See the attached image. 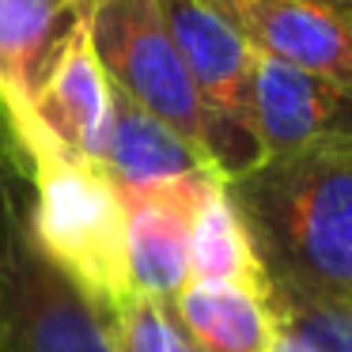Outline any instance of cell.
<instances>
[{
    "mask_svg": "<svg viewBox=\"0 0 352 352\" xmlns=\"http://www.w3.org/2000/svg\"><path fill=\"white\" fill-rule=\"evenodd\" d=\"M269 292L352 303V140L261 155L223 178Z\"/></svg>",
    "mask_w": 352,
    "mask_h": 352,
    "instance_id": "6da1fadb",
    "label": "cell"
},
{
    "mask_svg": "<svg viewBox=\"0 0 352 352\" xmlns=\"http://www.w3.org/2000/svg\"><path fill=\"white\" fill-rule=\"evenodd\" d=\"M0 352H110L95 303L34 235L27 160L0 114Z\"/></svg>",
    "mask_w": 352,
    "mask_h": 352,
    "instance_id": "7a4b0ae2",
    "label": "cell"
},
{
    "mask_svg": "<svg viewBox=\"0 0 352 352\" xmlns=\"http://www.w3.org/2000/svg\"><path fill=\"white\" fill-rule=\"evenodd\" d=\"M31 175V220L42 250L95 299L110 307L133 292L125 208L110 178L65 155L31 118L12 122Z\"/></svg>",
    "mask_w": 352,
    "mask_h": 352,
    "instance_id": "3957f363",
    "label": "cell"
},
{
    "mask_svg": "<svg viewBox=\"0 0 352 352\" xmlns=\"http://www.w3.org/2000/svg\"><path fill=\"white\" fill-rule=\"evenodd\" d=\"M167 31L190 72L205 125V155L220 178H235L261 160L254 129V50L208 0H160Z\"/></svg>",
    "mask_w": 352,
    "mask_h": 352,
    "instance_id": "277c9868",
    "label": "cell"
},
{
    "mask_svg": "<svg viewBox=\"0 0 352 352\" xmlns=\"http://www.w3.org/2000/svg\"><path fill=\"white\" fill-rule=\"evenodd\" d=\"M87 31H91V50L110 87H118L137 107L167 122L178 137H186L205 155L201 107L182 54L160 12V0H91Z\"/></svg>",
    "mask_w": 352,
    "mask_h": 352,
    "instance_id": "5b68a950",
    "label": "cell"
},
{
    "mask_svg": "<svg viewBox=\"0 0 352 352\" xmlns=\"http://www.w3.org/2000/svg\"><path fill=\"white\" fill-rule=\"evenodd\" d=\"M216 170H193L155 186L118 190L125 208V243H129L133 288L175 299L190 280V231L201 201L208 197Z\"/></svg>",
    "mask_w": 352,
    "mask_h": 352,
    "instance_id": "8992f818",
    "label": "cell"
},
{
    "mask_svg": "<svg viewBox=\"0 0 352 352\" xmlns=\"http://www.w3.org/2000/svg\"><path fill=\"white\" fill-rule=\"evenodd\" d=\"M261 57L352 84V19L311 0H208Z\"/></svg>",
    "mask_w": 352,
    "mask_h": 352,
    "instance_id": "52a82bcc",
    "label": "cell"
},
{
    "mask_svg": "<svg viewBox=\"0 0 352 352\" xmlns=\"http://www.w3.org/2000/svg\"><path fill=\"white\" fill-rule=\"evenodd\" d=\"M110 95H114V87H110L107 72L99 69V57L91 50V31H87V12H84L80 23L72 27L69 42L57 54L46 84L34 95L31 114L23 118H31L65 155L99 167L107 133H110ZM12 122H19V118H12Z\"/></svg>",
    "mask_w": 352,
    "mask_h": 352,
    "instance_id": "ba28073f",
    "label": "cell"
},
{
    "mask_svg": "<svg viewBox=\"0 0 352 352\" xmlns=\"http://www.w3.org/2000/svg\"><path fill=\"white\" fill-rule=\"evenodd\" d=\"M254 129L265 155L314 140H352V84H337L258 54Z\"/></svg>",
    "mask_w": 352,
    "mask_h": 352,
    "instance_id": "9c48e42d",
    "label": "cell"
},
{
    "mask_svg": "<svg viewBox=\"0 0 352 352\" xmlns=\"http://www.w3.org/2000/svg\"><path fill=\"white\" fill-rule=\"evenodd\" d=\"M87 0H0V110L4 118L31 114Z\"/></svg>",
    "mask_w": 352,
    "mask_h": 352,
    "instance_id": "30bf717a",
    "label": "cell"
},
{
    "mask_svg": "<svg viewBox=\"0 0 352 352\" xmlns=\"http://www.w3.org/2000/svg\"><path fill=\"white\" fill-rule=\"evenodd\" d=\"M197 352H276L280 322L265 292L228 280H186L170 299Z\"/></svg>",
    "mask_w": 352,
    "mask_h": 352,
    "instance_id": "8fae6325",
    "label": "cell"
},
{
    "mask_svg": "<svg viewBox=\"0 0 352 352\" xmlns=\"http://www.w3.org/2000/svg\"><path fill=\"white\" fill-rule=\"evenodd\" d=\"M99 170L110 178L114 190H137V186H155L167 182V178H182L212 167L167 122L148 114L144 107H137L129 95H122L114 87V95H110V133Z\"/></svg>",
    "mask_w": 352,
    "mask_h": 352,
    "instance_id": "7c38bea8",
    "label": "cell"
},
{
    "mask_svg": "<svg viewBox=\"0 0 352 352\" xmlns=\"http://www.w3.org/2000/svg\"><path fill=\"white\" fill-rule=\"evenodd\" d=\"M190 280H228V284H246L254 292L269 296V280L258 265V254L250 246L243 220L235 205L223 193V182L208 190L193 216L190 231Z\"/></svg>",
    "mask_w": 352,
    "mask_h": 352,
    "instance_id": "4fadbf2b",
    "label": "cell"
},
{
    "mask_svg": "<svg viewBox=\"0 0 352 352\" xmlns=\"http://www.w3.org/2000/svg\"><path fill=\"white\" fill-rule=\"evenodd\" d=\"M107 337L110 352H197L170 299L140 288L107 307Z\"/></svg>",
    "mask_w": 352,
    "mask_h": 352,
    "instance_id": "5bb4252c",
    "label": "cell"
},
{
    "mask_svg": "<svg viewBox=\"0 0 352 352\" xmlns=\"http://www.w3.org/2000/svg\"><path fill=\"white\" fill-rule=\"evenodd\" d=\"M280 329L314 352H352V303L349 299H314L292 292H269Z\"/></svg>",
    "mask_w": 352,
    "mask_h": 352,
    "instance_id": "9a60e30c",
    "label": "cell"
},
{
    "mask_svg": "<svg viewBox=\"0 0 352 352\" xmlns=\"http://www.w3.org/2000/svg\"><path fill=\"white\" fill-rule=\"evenodd\" d=\"M276 352H314V349H307L299 337H292L288 329H280V341H276Z\"/></svg>",
    "mask_w": 352,
    "mask_h": 352,
    "instance_id": "2e32d148",
    "label": "cell"
},
{
    "mask_svg": "<svg viewBox=\"0 0 352 352\" xmlns=\"http://www.w3.org/2000/svg\"><path fill=\"white\" fill-rule=\"evenodd\" d=\"M311 4H326V8H333V12L352 19V0H311Z\"/></svg>",
    "mask_w": 352,
    "mask_h": 352,
    "instance_id": "e0dca14e",
    "label": "cell"
}]
</instances>
